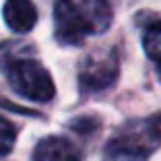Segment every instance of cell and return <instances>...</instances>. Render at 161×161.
I'll use <instances>...</instances> for the list:
<instances>
[{
    "label": "cell",
    "mask_w": 161,
    "mask_h": 161,
    "mask_svg": "<svg viewBox=\"0 0 161 161\" xmlns=\"http://www.w3.org/2000/svg\"><path fill=\"white\" fill-rule=\"evenodd\" d=\"M56 37L62 43L79 46L89 35L103 33L112 25L108 0H58L54 6Z\"/></svg>",
    "instance_id": "6da1fadb"
},
{
    "label": "cell",
    "mask_w": 161,
    "mask_h": 161,
    "mask_svg": "<svg viewBox=\"0 0 161 161\" xmlns=\"http://www.w3.org/2000/svg\"><path fill=\"white\" fill-rule=\"evenodd\" d=\"M10 87L33 101H50L56 93L50 72L35 60H14L8 66Z\"/></svg>",
    "instance_id": "7a4b0ae2"
},
{
    "label": "cell",
    "mask_w": 161,
    "mask_h": 161,
    "mask_svg": "<svg viewBox=\"0 0 161 161\" xmlns=\"http://www.w3.org/2000/svg\"><path fill=\"white\" fill-rule=\"evenodd\" d=\"M80 85L85 89H105L118 79V58L114 52H95L87 56L80 68Z\"/></svg>",
    "instance_id": "3957f363"
},
{
    "label": "cell",
    "mask_w": 161,
    "mask_h": 161,
    "mask_svg": "<svg viewBox=\"0 0 161 161\" xmlns=\"http://www.w3.org/2000/svg\"><path fill=\"white\" fill-rule=\"evenodd\" d=\"M151 147L153 142L147 138L145 130H142V136L136 132H130V134L126 132L108 142L105 159L108 161H145Z\"/></svg>",
    "instance_id": "277c9868"
},
{
    "label": "cell",
    "mask_w": 161,
    "mask_h": 161,
    "mask_svg": "<svg viewBox=\"0 0 161 161\" xmlns=\"http://www.w3.org/2000/svg\"><path fill=\"white\" fill-rule=\"evenodd\" d=\"M4 21L17 33H29L37 23V10L31 0H6Z\"/></svg>",
    "instance_id": "5b68a950"
},
{
    "label": "cell",
    "mask_w": 161,
    "mask_h": 161,
    "mask_svg": "<svg viewBox=\"0 0 161 161\" xmlns=\"http://www.w3.org/2000/svg\"><path fill=\"white\" fill-rule=\"evenodd\" d=\"M35 161H79V151L72 142L60 136H47L37 142L33 151Z\"/></svg>",
    "instance_id": "8992f818"
},
{
    "label": "cell",
    "mask_w": 161,
    "mask_h": 161,
    "mask_svg": "<svg viewBox=\"0 0 161 161\" xmlns=\"http://www.w3.org/2000/svg\"><path fill=\"white\" fill-rule=\"evenodd\" d=\"M145 52L151 58V62L155 64V70L161 79V21H155L151 27L145 31Z\"/></svg>",
    "instance_id": "52a82bcc"
},
{
    "label": "cell",
    "mask_w": 161,
    "mask_h": 161,
    "mask_svg": "<svg viewBox=\"0 0 161 161\" xmlns=\"http://www.w3.org/2000/svg\"><path fill=\"white\" fill-rule=\"evenodd\" d=\"M14 138H17V128H14L6 118L0 116V157L8 155V153L13 151Z\"/></svg>",
    "instance_id": "ba28073f"
},
{
    "label": "cell",
    "mask_w": 161,
    "mask_h": 161,
    "mask_svg": "<svg viewBox=\"0 0 161 161\" xmlns=\"http://www.w3.org/2000/svg\"><path fill=\"white\" fill-rule=\"evenodd\" d=\"M145 134L153 145H157V142L161 145V114H155L145 122Z\"/></svg>",
    "instance_id": "9c48e42d"
}]
</instances>
